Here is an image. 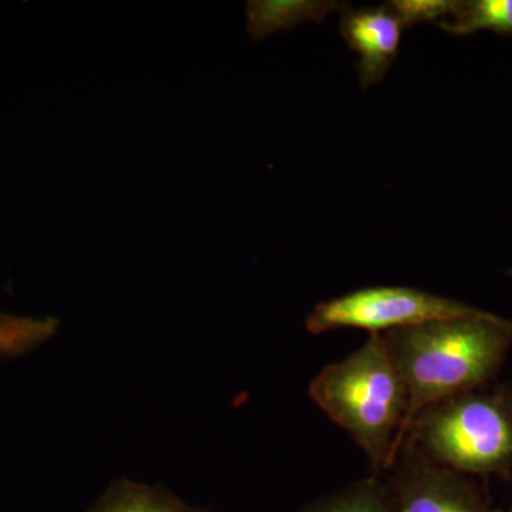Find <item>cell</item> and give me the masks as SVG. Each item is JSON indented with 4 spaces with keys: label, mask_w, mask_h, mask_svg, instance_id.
<instances>
[{
    "label": "cell",
    "mask_w": 512,
    "mask_h": 512,
    "mask_svg": "<svg viewBox=\"0 0 512 512\" xmlns=\"http://www.w3.org/2000/svg\"><path fill=\"white\" fill-rule=\"evenodd\" d=\"M309 396L366 454L373 473L392 470L403 446L407 390L382 335L320 370Z\"/></svg>",
    "instance_id": "7a4b0ae2"
},
{
    "label": "cell",
    "mask_w": 512,
    "mask_h": 512,
    "mask_svg": "<svg viewBox=\"0 0 512 512\" xmlns=\"http://www.w3.org/2000/svg\"><path fill=\"white\" fill-rule=\"evenodd\" d=\"M407 390L403 443L423 410L493 379L512 346V320L483 312L380 333Z\"/></svg>",
    "instance_id": "6da1fadb"
},
{
    "label": "cell",
    "mask_w": 512,
    "mask_h": 512,
    "mask_svg": "<svg viewBox=\"0 0 512 512\" xmlns=\"http://www.w3.org/2000/svg\"><path fill=\"white\" fill-rule=\"evenodd\" d=\"M340 35L359 55L356 70L363 89L379 84L399 53L402 32L400 20L383 5L379 8L340 9Z\"/></svg>",
    "instance_id": "8992f818"
},
{
    "label": "cell",
    "mask_w": 512,
    "mask_h": 512,
    "mask_svg": "<svg viewBox=\"0 0 512 512\" xmlns=\"http://www.w3.org/2000/svg\"><path fill=\"white\" fill-rule=\"evenodd\" d=\"M483 312L409 286H372L318 303L305 325L313 335L338 329H362L369 335H380L433 320L466 318Z\"/></svg>",
    "instance_id": "277c9868"
},
{
    "label": "cell",
    "mask_w": 512,
    "mask_h": 512,
    "mask_svg": "<svg viewBox=\"0 0 512 512\" xmlns=\"http://www.w3.org/2000/svg\"><path fill=\"white\" fill-rule=\"evenodd\" d=\"M456 0H393L386 5L400 20L404 29L420 23L443 22L450 16Z\"/></svg>",
    "instance_id": "8fae6325"
},
{
    "label": "cell",
    "mask_w": 512,
    "mask_h": 512,
    "mask_svg": "<svg viewBox=\"0 0 512 512\" xmlns=\"http://www.w3.org/2000/svg\"><path fill=\"white\" fill-rule=\"evenodd\" d=\"M437 26L453 36L512 35V0H456L450 16Z\"/></svg>",
    "instance_id": "9c48e42d"
},
{
    "label": "cell",
    "mask_w": 512,
    "mask_h": 512,
    "mask_svg": "<svg viewBox=\"0 0 512 512\" xmlns=\"http://www.w3.org/2000/svg\"><path fill=\"white\" fill-rule=\"evenodd\" d=\"M390 471L396 512H501L467 476L431 460L409 441Z\"/></svg>",
    "instance_id": "5b68a950"
},
{
    "label": "cell",
    "mask_w": 512,
    "mask_h": 512,
    "mask_svg": "<svg viewBox=\"0 0 512 512\" xmlns=\"http://www.w3.org/2000/svg\"><path fill=\"white\" fill-rule=\"evenodd\" d=\"M511 512H512V508H511Z\"/></svg>",
    "instance_id": "7c38bea8"
},
{
    "label": "cell",
    "mask_w": 512,
    "mask_h": 512,
    "mask_svg": "<svg viewBox=\"0 0 512 512\" xmlns=\"http://www.w3.org/2000/svg\"><path fill=\"white\" fill-rule=\"evenodd\" d=\"M409 443L464 476L512 470V399L467 392L427 407L407 431Z\"/></svg>",
    "instance_id": "3957f363"
},
{
    "label": "cell",
    "mask_w": 512,
    "mask_h": 512,
    "mask_svg": "<svg viewBox=\"0 0 512 512\" xmlns=\"http://www.w3.org/2000/svg\"><path fill=\"white\" fill-rule=\"evenodd\" d=\"M299 512H396L389 478L379 474L363 478L338 493L319 498Z\"/></svg>",
    "instance_id": "30bf717a"
},
{
    "label": "cell",
    "mask_w": 512,
    "mask_h": 512,
    "mask_svg": "<svg viewBox=\"0 0 512 512\" xmlns=\"http://www.w3.org/2000/svg\"><path fill=\"white\" fill-rule=\"evenodd\" d=\"M89 512H202L188 507L161 487L117 480Z\"/></svg>",
    "instance_id": "ba28073f"
},
{
    "label": "cell",
    "mask_w": 512,
    "mask_h": 512,
    "mask_svg": "<svg viewBox=\"0 0 512 512\" xmlns=\"http://www.w3.org/2000/svg\"><path fill=\"white\" fill-rule=\"evenodd\" d=\"M339 2L318 0H252L247 3L248 35L254 42L265 40L303 23H319L330 12L342 9Z\"/></svg>",
    "instance_id": "52a82bcc"
}]
</instances>
